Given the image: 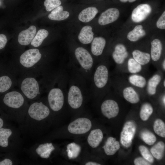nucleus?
Returning a JSON list of instances; mask_svg holds the SVG:
<instances>
[{
	"mask_svg": "<svg viewBox=\"0 0 165 165\" xmlns=\"http://www.w3.org/2000/svg\"><path fill=\"white\" fill-rule=\"evenodd\" d=\"M8 109L10 119L19 125L24 121L29 105L28 101L19 90H13L7 93L3 99Z\"/></svg>",
	"mask_w": 165,
	"mask_h": 165,
	"instance_id": "f03ea898",
	"label": "nucleus"
},
{
	"mask_svg": "<svg viewBox=\"0 0 165 165\" xmlns=\"http://www.w3.org/2000/svg\"><path fill=\"white\" fill-rule=\"evenodd\" d=\"M86 165H100L101 164L94 162H88L85 164Z\"/></svg>",
	"mask_w": 165,
	"mask_h": 165,
	"instance_id": "37998d69",
	"label": "nucleus"
},
{
	"mask_svg": "<svg viewBox=\"0 0 165 165\" xmlns=\"http://www.w3.org/2000/svg\"><path fill=\"white\" fill-rule=\"evenodd\" d=\"M132 54L134 59L141 65L148 64L150 61L151 56L148 53L135 50Z\"/></svg>",
	"mask_w": 165,
	"mask_h": 165,
	"instance_id": "cd10ccee",
	"label": "nucleus"
},
{
	"mask_svg": "<svg viewBox=\"0 0 165 165\" xmlns=\"http://www.w3.org/2000/svg\"><path fill=\"white\" fill-rule=\"evenodd\" d=\"M140 137L146 144L150 145L153 144L156 140L155 135L148 130H142L140 133Z\"/></svg>",
	"mask_w": 165,
	"mask_h": 165,
	"instance_id": "f704fd0d",
	"label": "nucleus"
},
{
	"mask_svg": "<svg viewBox=\"0 0 165 165\" xmlns=\"http://www.w3.org/2000/svg\"><path fill=\"white\" fill-rule=\"evenodd\" d=\"M82 90L78 85L73 84L69 87L68 94V101L72 108L77 109L81 106L83 101Z\"/></svg>",
	"mask_w": 165,
	"mask_h": 165,
	"instance_id": "9b49d317",
	"label": "nucleus"
},
{
	"mask_svg": "<svg viewBox=\"0 0 165 165\" xmlns=\"http://www.w3.org/2000/svg\"><path fill=\"white\" fill-rule=\"evenodd\" d=\"M98 12L97 9L94 7H90L83 9L79 14L78 18L83 22L86 23L91 21Z\"/></svg>",
	"mask_w": 165,
	"mask_h": 165,
	"instance_id": "4be33fe9",
	"label": "nucleus"
},
{
	"mask_svg": "<svg viewBox=\"0 0 165 165\" xmlns=\"http://www.w3.org/2000/svg\"><path fill=\"white\" fill-rule=\"evenodd\" d=\"M136 129V124L133 121H128L125 123L120 135V143L123 147L128 148L130 146Z\"/></svg>",
	"mask_w": 165,
	"mask_h": 165,
	"instance_id": "6e6552de",
	"label": "nucleus"
},
{
	"mask_svg": "<svg viewBox=\"0 0 165 165\" xmlns=\"http://www.w3.org/2000/svg\"><path fill=\"white\" fill-rule=\"evenodd\" d=\"M42 57V54L38 49L32 48L28 50L20 55L18 67L23 70L29 71L28 72L32 70L31 72H32L33 70H35L38 68V64Z\"/></svg>",
	"mask_w": 165,
	"mask_h": 165,
	"instance_id": "39448f33",
	"label": "nucleus"
},
{
	"mask_svg": "<svg viewBox=\"0 0 165 165\" xmlns=\"http://www.w3.org/2000/svg\"><path fill=\"white\" fill-rule=\"evenodd\" d=\"M119 142L113 137H108L105 145L102 147L105 154L108 156L112 155L119 149Z\"/></svg>",
	"mask_w": 165,
	"mask_h": 165,
	"instance_id": "6ab92c4d",
	"label": "nucleus"
},
{
	"mask_svg": "<svg viewBox=\"0 0 165 165\" xmlns=\"http://www.w3.org/2000/svg\"><path fill=\"white\" fill-rule=\"evenodd\" d=\"M157 27L160 29L165 28V12L164 11L156 23Z\"/></svg>",
	"mask_w": 165,
	"mask_h": 165,
	"instance_id": "ea45409f",
	"label": "nucleus"
},
{
	"mask_svg": "<svg viewBox=\"0 0 165 165\" xmlns=\"http://www.w3.org/2000/svg\"><path fill=\"white\" fill-rule=\"evenodd\" d=\"M69 15V13L64 11L63 6H60L53 9L48 15V17L52 20L60 21L66 19Z\"/></svg>",
	"mask_w": 165,
	"mask_h": 165,
	"instance_id": "b1692460",
	"label": "nucleus"
},
{
	"mask_svg": "<svg viewBox=\"0 0 165 165\" xmlns=\"http://www.w3.org/2000/svg\"><path fill=\"white\" fill-rule=\"evenodd\" d=\"M105 40L103 37H95L93 40L91 45V51L96 56L101 55L106 44Z\"/></svg>",
	"mask_w": 165,
	"mask_h": 165,
	"instance_id": "aec40b11",
	"label": "nucleus"
},
{
	"mask_svg": "<svg viewBox=\"0 0 165 165\" xmlns=\"http://www.w3.org/2000/svg\"><path fill=\"white\" fill-rule=\"evenodd\" d=\"M130 82L133 85L140 88H143L146 84V81L143 76L133 75L130 76L128 78Z\"/></svg>",
	"mask_w": 165,
	"mask_h": 165,
	"instance_id": "72a5a7b5",
	"label": "nucleus"
},
{
	"mask_svg": "<svg viewBox=\"0 0 165 165\" xmlns=\"http://www.w3.org/2000/svg\"><path fill=\"white\" fill-rule=\"evenodd\" d=\"M61 2L60 0H45L44 5L46 10L50 11L61 5Z\"/></svg>",
	"mask_w": 165,
	"mask_h": 165,
	"instance_id": "58836bf2",
	"label": "nucleus"
},
{
	"mask_svg": "<svg viewBox=\"0 0 165 165\" xmlns=\"http://www.w3.org/2000/svg\"><path fill=\"white\" fill-rule=\"evenodd\" d=\"M155 133L159 136L164 138L165 137V124L161 119H158L155 121L153 126Z\"/></svg>",
	"mask_w": 165,
	"mask_h": 165,
	"instance_id": "c9c22d12",
	"label": "nucleus"
},
{
	"mask_svg": "<svg viewBox=\"0 0 165 165\" xmlns=\"http://www.w3.org/2000/svg\"><path fill=\"white\" fill-rule=\"evenodd\" d=\"M134 163L135 165H150L151 163L141 157H138L136 158L134 161Z\"/></svg>",
	"mask_w": 165,
	"mask_h": 165,
	"instance_id": "a19ab883",
	"label": "nucleus"
},
{
	"mask_svg": "<svg viewBox=\"0 0 165 165\" xmlns=\"http://www.w3.org/2000/svg\"><path fill=\"white\" fill-rule=\"evenodd\" d=\"M127 68L130 73L135 74L140 72L141 71L142 66L134 58H130L128 61Z\"/></svg>",
	"mask_w": 165,
	"mask_h": 165,
	"instance_id": "e433bc0d",
	"label": "nucleus"
},
{
	"mask_svg": "<svg viewBox=\"0 0 165 165\" xmlns=\"http://www.w3.org/2000/svg\"><path fill=\"white\" fill-rule=\"evenodd\" d=\"M81 150L80 146L74 142L68 144L67 146L66 150L68 158L69 159L76 158L79 155Z\"/></svg>",
	"mask_w": 165,
	"mask_h": 165,
	"instance_id": "2f4dec72",
	"label": "nucleus"
},
{
	"mask_svg": "<svg viewBox=\"0 0 165 165\" xmlns=\"http://www.w3.org/2000/svg\"><path fill=\"white\" fill-rule=\"evenodd\" d=\"M21 134L19 128L13 126L0 128V147L7 148L10 153L16 155L21 149Z\"/></svg>",
	"mask_w": 165,
	"mask_h": 165,
	"instance_id": "20e7f679",
	"label": "nucleus"
},
{
	"mask_svg": "<svg viewBox=\"0 0 165 165\" xmlns=\"http://www.w3.org/2000/svg\"><path fill=\"white\" fill-rule=\"evenodd\" d=\"M165 95H164V96H163V104H164V105H165Z\"/></svg>",
	"mask_w": 165,
	"mask_h": 165,
	"instance_id": "de8ad7c7",
	"label": "nucleus"
},
{
	"mask_svg": "<svg viewBox=\"0 0 165 165\" xmlns=\"http://www.w3.org/2000/svg\"><path fill=\"white\" fill-rule=\"evenodd\" d=\"M16 83V80L7 75H3L0 77V93H3L8 91Z\"/></svg>",
	"mask_w": 165,
	"mask_h": 165,
	"instance_id": "5701e85b",
	"label": "nucleus"
},
{
	"mask_svg": "<svg viewBox=\"0 0 165 165\" xmlns=\"http://www.w3.org/2000/svg\"><path fill=\"white\" fill-rule=\"evenodd\" d=\"M103 137V133L101 130L99 129H94L91 131L88 137V143L92 148H96L99 145Z\"/></svg>",
	"mask_w": 165,
	"mask_h": 165,
	"instance_id": "a211bd4d",
	"label": "nucleus"
},
{
	"mask_svg": "<svg viewBox=\"0 0 165 165\" xmlns=\"http://www.w3.org/2000/svg\"><path fill=\"white\" fill-rule=\"evenodd\" d=\"M128 56V53L124 45L118 44L115 46V50L112 54V56L116 64H120L123 63Z\"/></svg>",
	"mask_w": 165,
	"mask_h": 165,
	"instance_id": "f3484780",
	"label": "nucleus"
},
{
	"mask_svg": "<svg viewBox=\"0 0 165 165\" xmlns=\"http://www.w3.org/2000/svg\"><path fill=\"white\" fill-rule=\"evenodd\" d=\"M75 54L77 60L82 70L89 71L93 65V58L88 51L82 47H78L75 50Z\"/></svg>",
	"mask_w": 165,
	"mask_h": 165,
	"instance_id": "9d476101",
	"label": "nucleus"
},
{
	"mask_svg": "<svg viewBox=\"0 0 165 165\" xmlns=\"http://www.w3.org/2000/svg\"><path fill=\"white\" fill-rule=\"evenodd\" d=\"M101 110L103 114L108 119L116 117L119 112L118 103L112 99L105 101L101 106Z\"/></svg>",
	"mask_w": 165,
	"mask_h": 165,
	"instance_id": "ddd939ff",
	"label": "nucleus"
},
{
	"mask_svg": "<svg viewBox=\"0 0 165 165\" xmlns=\"http://www.w3.org/2000/svg\"><path fill=\"white\" fill-rule=\"evenodd\" d=\"M162 49V44L159 39H155L151 42L150 56L152 60L156 61L160 59Z\"/></svg>",
	"mask_w": 165,
	"mask_h": 165,
	"instance_id": "393cba45",
	"label": "nucleus"
},
{
	"mask_svg": "<svg viewBox=\"0 0 165 165\" xmlns=\"http://www.w3.org/2000/svg\"><path fill=\"white\" fill-rule=\"evenodd\" d=\"M48 105L53 112H57L63 108L64 102L63 90L59 87H53L49 90L47 97Z\"/></svg>",
	"mask_w": 165,
	"mask_h": 165,
	"instance_id": "0eeeda50",
	"label": "nucleus"
},
{
	"mask_svg": "<svg viewBox=\"0 0 165 165\" xmlns=\"http://www.w3.org/2000/svg\"><path fill=\"white\" fill-rule=\"evenodd\" d=\"M92 127V123L88 119L86 118H78L71 123L68 129L72 134H82L89 131Z\"/></svg>",
	"mask_w": 165,
	"mask_h": 165,
	"instance_id": "1a4fd4ad",
	"label": "nucleus"
},
{
	"mask_svg": "<svg viewBox=\"0 0 165 165\" xmlns=\"http://www.w3.org/2000/svg\"><path fill=\"white\" fill-rule=\"evenodd\" d=\"M36 31V28L34 25L31 26L28 29L22 31L18 36L19 43L23 46L29 45L35 36Z\"/></svg>",
	"mask_w": 165,
	"mask_h": 165,
	"instance_id": "dca6fc26",
	"label": "nucleus"
},
{
	"mask_svg": "<svg viewBox=\"0 0 165 165\" xmlns=\"http://www.w3.org/2000/svg\"><path fill=\"white\" fill-rule=\"evenodd\" d=\"M151 11L152 8L149 5H139L133 10L131 14L132 20L135 23L141 22L147 17Z\"/></svg>",
	"mask_w": 165,
	"mask_h": 165,
	"instance_id": "4468645a",
	"label": "nucleus"
},
{
	"mask_svg": "<svg viewBox=\"0 0 165 165\" xmlns=\"http://www.w3.org/2000/svg\"><path fill=\"white\" fill-rule=\"evenodd\" d=\"M55 148L51 143H37L27 151V154L33 160L48 159Z\"/></svg>",
	"mask_w": 165,
	"mask_h": 165,
	"instance_id": "423d86ee",
	"label": "nucleus"
},
{
	"mask_svg": "<svg viewBox=\"0 0 165 165\" xmlns=\"http://www.w3.org/2000/svg\"><path fill=\"white\" fill-rule=\"evenodd\" d=\"M48 34V32L46 30L41 29L39 30L31 43V45L35 47L40 46Z\"/></svg>",
	"mask_w": 165,
	"mask_h": 165,
	"instance_id": "7c9ffc66",
	"label": "nucleus"
},
{
	"mask_svg": "<svg viewBox=\"0 0 165 165\" xmlns=\"http://www.w3.org/2000/svg\"><path fill=\"white\" fill-rule=\"evenodd\" d=\"M161 80V76L158 74L153 75L148 80L147 87V91L150 95H155L157 87Z\"/></svg>",
	"mask_w": 165,
	"mask_h": 165,
	"instance_id": "bb28decb",
	"label": "nucleus"
},
{
	"mask_svg": "<svg viewBox=\"0 0 165 165\" xmlns=\"http://www.w3.org/2000/svg\"><path fill=\"white\" fill-rule=\"evenodd\" d=\"M153 108L151 105L148 103L143 104L141 107L140 112V116L141 119L146 121L148 119L152 114Z\"/></svg>",
	"mask_w": 165,
	"mask_h": 165,
	"instance_id": "473e14b6",
	"label": "nucleus"
},
{
	"mask_svg": "<svg viewBox=\"0 0 165 165\" xmlns=\"http://www.w3.org/2000/svg\"><path fill=\"white\" fill-rule=\"evenodd\" d=\"M145 34V32L143 29L142 26L141 25H138L128 33L127 35V38L131 41L135 42L144 36Z\"/></svg>",
	"mask_w": 165,
	"mask_h": 165,
	"instance_id": "c85d7f7f",
	"label": "nucleus"
},
{
	"mask_svg": "<svg viewBox=\"0 0 165 165\" xmlns=\"http://www.w3.org/2000/svg\"><path fill=\"white\" fill-rule=\"evenodd\" d=\"M121 2H135L136 0H119Z\"/></svg>",
	"mask_w": 165,
	"mask_h": 165,
	"instance_id": "a18cd8bd",
	"label": "nucleus"
},
{
	"mask_svg": "<svg viewBox=\"0 0 165 165\" xmlns=\"http://www.w3.org/2000/svg\"><path fill=\"white\" fill-rule=\"evenodd\" d=\"M108 70L107 66L105 65L98 66L93 76V81L95 87L98 89L104 88L108 83Z\"/></svg>",
	"mask_w": 165,
	"mask_h": 165,
	"instance_id": "f8f14e48",
	"label": "nucleus"
},
{
	"mask_svg": "<svg viewBox=\"0 0 165 165\" xmlns=\"http://www.w3.org/2000/svg\"><path fill=\"white\" fill-rule=\"evenodd\" d=\"M163 85L164 87L165 86V80H164L163 82Z\"/></svg>",
	"mask_w": 165,
	"mask_h": 165,
	"instance_id": "09e8293b",
	"label": "nucleus"
},
{
	"mask_svg": "<svg viewBox=\"0 0 165 165\" xmlns=\"http://www.w3.org/2000/svg\"><path fill=\"white\" fill-rule=\"evenodd\" d=\"M140 152L143 158L150 163H153L154 159L153 156L147 147L143 145L139 147Z\"/></svg>",
	"mask_w": 165,
	"mask_h": 165,
	"instance_id": "4c0bfd02",
	"label": "nucleus"
},
{
	"mask_svg": "<svg viewBox=\"0 0 165 165\" xmlns=\"http://www.w3.org/2000/svg\"><path fill=\"white\" fill-rule=\"evenodd\" d=\"M46 103L40 98L30 102L24 119L18 128L23 135L37 138L41 134L44 122L51 112Z\"/></svg>",
	"mask_w": 165,
	"mask_h": 165,
	"instance_id": "f257e3e1",
	"label": "nucleus"
},
{
	"mask_svg": "<svg viewBox=\"0 0 165 165\" xmlns=\"http://www.w3.org/2000/svg\"><path fill=\"white\" fill-rule=\"evenodd\" d=\"M38 73H26L19 82V90L28 102L40 98L43 85L40 82V79H38Z\"/></svg>",
	"mask_w": 165,
	"mask_h": 165,
	"instance_id": "7ed1b4c3",
	"label": "nucleus"
},
{
	"mask_svg": "<svg viewBox=\"0 0 165 165\" xmlns=\"http://www.w3.org/2000/svg\"><path fill=\"white\" fill-rule=\"evenodd\" d=\"M7 42V40L6 35L4 34H0V50L5 47Z\"/></svg>",
	"mask_w": 165,
	"mask_h": 165,
	"instance_id": "79ce46f5",
	"label": "nucleus"
},
{
	"mask_svg": "<svg viewBox=\"0 0 165 165\" xmlns=\"http://www.w3.org/2000/svg\"><path fill=\"white\" fill-rule=\"evenodd\" d=\"M4 125V120L1 117H0V128L3 127Z\"/></svg>",
	"mask_w": 165,
	"mask_h": 165,
	"instance_id": "c03bdc74",
	"label": "nucleus"
},
{
	"mask_svg": "<svg viewBox=\"0 0 165 165\" xmlns=\"http://www.w3.org/2000/svg\"><path fill=\"white\" fill-rule=\"evenodd\" d=\"M124 98L127 101L132 104H136L140 101L139 95L132 87H127L123 90Z\"/></svg>",
	"mask_w": 165,
	"mask_h": 165,
	"instance_id": "a878e982",
	"label": "nucleus"
},
{
	"mask_svg": "<svg viewBox=\"0 0 165 165\" xmlns=\"http://www.w3.org/2000/svg\"><path fill=\"white\" fill-rule=\"evenodd\" d=\"M119 15V12L116 8L108 9L101 14L98 20L99 24L104 25L112 23L116 20Z\"/></svg>",
	"mask_w": 165,
	"mask_h": 165,
	"instance_id": "2eb2a0df",
	"label": "nucleus"
},
{
	"mask_svg": "<svg viewBox=\"0 0 165 165\" xmlns=\"http://www.w3.org/2000/svg\"><path fill=\"white\" fill-rule=\"evenodd\" d=\"M94 34L92 28L90 26L83 27L81 30L78 38L79 41L83 44H88L93 40Z\"/></svg>",
	"mask_w": 165,
	"mask_h": 165,
	"instance_id": "412c9836",
	"label": "nucleus"
},
{
	"mask_svg": "<svg viewBox=\"0 0 165 165\" xmlns=\"http://www.w3.org/2000/svg\"><path fill=\"white\" fill-rule=\"evenodd\" d=\"M165 148L164 143L162 141H160L151 148L150 152L155 158L161 160L163 156Z\"/></svg>",
	"mask_w": 165,
	"mask_h": 165,
	"instance_id": "c756f323",
	"label": "nucleus"
},
{
	"mask_svg": "<svg viewBox=\"0 0 165 165\" xmlns=\"http://www.w3.org/2000/svg\"><path fill=\"white\" fill-rule=\"evenodd\" d=\"M163 69L164 70H165V60H164L163 61Z\"/></svg>",
	"mask_w": 165,
	"mask_h": 165,
	"instance_id": "49530a36",
	"label": "nucleus"
}]
</instances>
